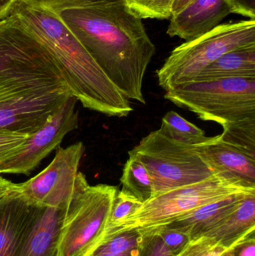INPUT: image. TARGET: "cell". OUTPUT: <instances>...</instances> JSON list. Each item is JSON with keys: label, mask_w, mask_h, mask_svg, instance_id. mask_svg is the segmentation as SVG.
<instances>
[{"label": "cell", "mask_w": 255, "mask_h": 256, "mask_svg": "<svg viewBox=\"0 0 255 256\" xmlns=\"http://www.w3.org/2000/svg\"><path fill=\"white\" fill-rule=\"evenodd\" d=\"M22 1L41 6L56 13L64 9L90 7V6L116 2L123 0H22Z\"/></svg>", "instance_id": "484cf974"}, {"label": "cell", "mask_w": 255, "mask_h": 256, "mask_svg": "<svg viewBox=\"0 0 255 256\" xmlns=\"http://www.w3.org/2000/svg\"><path fill=\"white\" fill-rule=\"evenodd\" d=\"M223 141L255 156V118H247L223 126Z\"/></svg>", "instance_id": "ffe728a7"}, {"label": "cell", "mask_w": 255, "mask_h": 256, "mask_svg": "<svg viewBox=\"0 0 255 256\" xmlns=\"http://www.w3.org/2000/svg\"><path fill=\"white\" fill-rule=\"evenodd\" d=\"M196 150L214 176L235 186L255 190V156L223 141L220 136L208 137Z\"/></svg>", "instance_id": "8fae6325"}, {"label": "cell", "mask_w": 255, "mask_h": 256, "mask_svg": "<svg viewBox=\"0 0 255 256\" xmlns=\"http://www.w3.org/2000/svg\"><path fill=\"white\" fill-rule=\"evenodd\" d=\"M39 208L18 190L0 200V256H18Z\"/></svg>", "instance_id": "4fadbf2b"}, {"label": "cell", "mask_w": 255, "mask_h": 256, "mask_svg": "<svg viewBox=\"0 0 255 256\" xmlns=\"http://www.w3.org/2000/svg\"><path fill=\"white\" fill-rule=\"evenodd\" d=\"M78 100L72 96L38 130L30 136L23 148L1 166L0 172L28 174L56 148L68 132L79 127Z\"/></svg>", "instance_id": "30bf717a"}, {"label": "cell", "mask_w": 255, "mask_h": 256, "mask_svg": "<svg viewBox=\"0 0 255 256\" xmlns=\"http://www.w3.org/2000/svg\"><path fill=\"white\" fill-rule=\"evenodd\" d=\"M72 96L46 46L13 15L0 20V129L32 135Z\"/></svg>", "instance_id": "6da1fadb"}, {"label": "cell", "mask_w": 255, "mask_h": 256, "mask_svg": "<svg viewBox=\"0 0 255 256\" xmlns=\"http://www.w3.org/2000/svg\"><path fill=\"white\" fill-rule=\"evenodd\" d=\"M194 0H175V4L173 6V9H172V16L181 12L183 9L187 7Z\"/></svg>", "instance_id": "d6a6232c"}, {"label": "cell", "mask_w": 255, "mask_h": 256, "mask_svg": "<svg viewBox=\"0 0 255 256\" xmlns=\"http://www.w3.org/2000/svg\"><path fill=\"white\" fill-rule=\"evenodd\" d=\"M141 242L142 234L138 230H128L104 239L94 251L112 254L139 252Z\"/></svg>", "instance_id": "7402d4cb"}, {"label": "cell", "mask_w": 255, "mask_h": 256, "mask_svg": "<svg viewBox=\"0 0 255 256\" xmlns=\"http://www.w3.org/2000/svg\"><path fill=\"white\" fill-rule=\"evenodd\" d=\"M232 13L227 0H194L171 18L167 34L189 42L209 32Z\"/></svg>", "instance_id": "7c38bea8"}, {"label": "cell", "mask_w": 255, "mask_h": 256, "mask_svg": "<svg viewBox=\"0 0 255 256\" xmlns=\"http://www.w3.org/2000/svg\"><path fill=\"white\" fill-rule=\"evenodd\" d=\"M10 14L35 36L58 63L73 96L87 109L127 116L133 106L55 12L16 0Z\"/></svg>", "instance_id": "3957f363"}, {"label": "cell", "mask_w": 255, "mask_h": 256, "mask_svg": "<svg viewBox=\"0 0 255 256\" xmlns=\"http://www.w3.org/2000/svg\"><path fill=\"white\" fill-rule=\"evenodd\" d=\"M139 232L142 234L139 256H175L167 249L157 233L151 230Z\"/></svg>", "instance_id": "83f0119b"}, {"label": "cell", "mask_w": 255, "mask_h": 256, "mask_svg": "<svg viewBox=\"0 0 255 256\" xmlns=\"http://www.w3.org/2000/svg\"><path fill=\"white\" fill-rule=\"evenodd\" d=\"M164 98L222 126L255 118V78L193 81L166 92Z\"/></svg>", "instance_id": "8992f818"}, {"label": "cell", "mask_w": 255, "mask_h": 256, "mask_svg": "<svg viewBox=\"0 0 255 256\" xmlns=\"http://www.w3.org/2000/svg\"><path fill=\"white\" fill-rule=\"evenodd\" d=\"M255 192L249 194L240 206L205 236L213 238L225 248H232L255 232Z\"/></svg>", "instance_id": "2e32d148"}, {"label": "cell", "mask_w": 255, "mask_h": 256, "mask_svg": "<svg viewBox=\"0 0 255 256\" xmlns=\"http://www.w3.org/2000/svg\"><path fill=\"white\" fill-rule=\"evenodd\" d=\"M29 136L9 130L0 129V170L4 162L19 153Z\"/></svg>", "instance_id": "cb8c5ba5"}, {"label": "cell", "mask_w": 255, "mask_h": 256, "mask_svg": "<svg viewBox=\"0 0 255 256\" xmlns=\"http://www.w3.org/2000/svg\"><path fill=\"white\" fill-rule=\"evenodd\" d=\"M18 190L17 184L0 176V200Z\"/></svg>", "instance_id": "4dcf8cb0"}, {"label": "cell", "mask_w": 255, "mask_h": 256, "mask_svg": "<svg viewBox=\"0 0 255 256\" xmlns=\"http://www.w3.org/2000/svg\"><path fill=\"white\" fill-rule=\"evenodd\" d=\"M232 248L222 246L213 238L201 236L190 240L183 251L176 256H221Z\"/></svg>", "instance_id": "d4e9b609"}, {"label": "cell", "mask_w": 255, "mask_h": 256, "mask_svg": "<svg viewBox=\"0 0 255 256\" xmlns=\"http://www.w3.org/2000/svg\"><path fill=\"white\" fill-rule=\"evenodd\" d=\"M120 180L122 184L121 190L133 196L141 202H146L154 196V186L149 172L134 156L129 155Z\"/></svg>", "instance_id": "ac0fdd59"}, {"label": "cell", "mask_w": 255, "mask_h": 256, "mask_svg": "<svg viewBox=\"0 0 255 256\" xmlns=\"http://www.w3.org/2000/svg\"><path fill=\"white\" fill-rule=\"evenodd\" d=\"M232 248H231L229 250L226 251V252L223 254L221 256H233V252H232Z\"/></svg>", "instance_id": "e575fe53"}, {"label": "cell", "mask_w": 255, "mask_h": 256, "mask_svg": "<svg viewBox=\"0 0 255 256\" xmlns=\"http://www.w3.org/2000/svg\"><path fill=\"white\" fill-rule=\"evenodd\" d=\"M253 191L255 190L235 186L214 174L202 182L154 196L136 213L109 232L104 239L128 230L141 231L163 226L206 204L238 192Z\"/></svg>", "instance_id": "52a82bcc"}, {"label": "cell", "mask_w": 255, "mask_h": 256, "mask_svg": "<svg viewBox=\"0 0 255 256\" xmlns=\"http://www.w3.org/2000/svg\"><path fill=\"white\" fill-rule=\"evenodd\" d=\"M175 2V0H124L129 10L141 20L172 18Z\"/></svg>", "instance_id": "44dd1931"}, {"label": "cell", "mask_w": 255, "mask_h": 256, "mask_svg": "<svg viewBox=\"0 0 255 256\" xmlns=\"http://www.w3.org/2000/svg\"><path fill=\"white\" fill-rule=\"evenodd\" d=\"M232 12L255 20V0H227Z\"/></svg>", "instance_id": "f546056e"}, {"label": "cell", "mask_w": 255, "mask_h": 256, "mask_svg": "<svg viewBox=\"0 0 255 256\" xmlns=\"http://www.w3.org/2000/svg\"><path fill=\"white\" fill-rule=\"evenodd\" d=\"M160 130L169 138L190 146H198L208 138L203 130L175 111H170L164 116Z\"/></svg>", "instance_id": "d6986e66"}, {"label": "cell", "mask_w": 255, "mask_h": 256, "mask_svg": "<svg viewBox=\"0 0 255 256\" xmlns=\"http://www.w3.org/2000/svg\"><path fill=\"white\" fill-rule=\"evenodd\" d=\"M233 256H255V232L240 240L232 248Z\"/></svg>", "instance_id": "f1b7e54d"}, {"label": "cell", "mask_w": 255, "mask_h": 256, "mask_svg": "<svg viewBox=\"0 0 255 256\" xmlns=\"http://www.w3.org/2000/svg\"><path fill=\"white\" fill-rule=\"evenodd\" d=\"M90 256H139V252H133V254H106V252H99L94 251Z\"/></svg>", "instance_id": "836d02e7"}, {"label": "cell", "mask_w": 255, "mask_h": 256, "mask_svg": "<svg viewBox=\"0 0 255 256\" xmlns=\"http://www.w3.org/2000/svg\"><path fill=\"white\" fill-rule=\"evenodd\" d=\"M143 203L133 196L122 190H118L111 209L106 234L121 224L124 220L136 213ZM105 234V236H106ZM104 239V238H103Z\"/></svg>", "instance_id": "603a6c76"}, {"label": "cell", "mask_w": 255, "mask_h": 256, "mask_svg": "<svg viewBox=\"0 0 255 256\" xmlns=\"http://www.w3.org/2000/svg\"><path fill=\"white\" fill-rule=\"evenodd\" d=\"M127 99L145 104L144 76L156 52L142 20L123 1L56 12Z\"/></svg>", "instance_id": "7a4b0ae2"}, {"label": "cell", "mask_w": 255, "mask_h": 256, "mask_svg": "<svg viewBox=\"0 0 255 256\" xmlns=\"http://www.w3.org/2000/svg\"><path fill=\"white\" fill-rule=\"evenodd\" d=\"M145 165L154 186V196L214 176L196 150L166 136L160 129L150 132L128 152Z\"/></svg>", "instance_id": "ba28073f"}, {"label": "cell", "mask_w": 255, "mask_h": 256, "mask_svg": "<svg viewBox=\"0 0 255 256\" xmlns=\"http://www.w3.org/2000/svg\"><path fill=\"white\" fill-rule=\"evenodd\" d=\"M118 188L91 186L79 172L76 192L64 215L56 256H90L104 238Z\"/></svg>", "instance_id": "5b68a950"}, {"label": "cell", "mask_w": 255, "mask_h": 256, "mask_svg": "<svg viewBox=\"0 0 255 256\" xmlns=\"http://www.w3.org/2000/svg\"><path fill=\"white\" fill-rule=\"evenodd\" d=\"M255 78V45L230 51L205 68L193 81Z\"/></svg>", "instance_id": "e0dca14e"}, {"label": "cell", "mask_w": 255, "mask_h": 256, "mask_svg": "<svg viewBox=\"0 0 255 256\" xmlns=\"http://www.w3.org/2000/svg\"><path fill=\"white\" fill-rule=\"evenodd\" d=\"M67 208L40 207L18 256H56Z\"/></svg>", "instance_id": "5bb4252c"}, {"label": "cell", "mask_w": 255, "mask_h": 256, "mask_svg": "<svg viewBox=\"0 0 255 256\" xmlns=\"http://www.w3.org/2000/svg\"><path fill=\"white\" fill-rule=\"evenodd\" d=\"M255 191L238 192L229 196L193 210L163 226L186 233L190 236V240L205 236L232 213L247 195Z\"/></svg>", "instance_id": "9a60e30c"}, {"label": "cell", "mask_w": 255, "mask_h": 256, "mask_svg": "<svg viewBox=\"0 0 255 256\" xmlns=\"http://www.w3.org/2000/svg\"><path fill=\"white\" fill-rule=\"evenodd\" d=\"M84 152L82 142L58 149L43 171L27 182L17 184L18 192L35 206L67 208L76 192Z\"/></svg>", "instance_id": "9c48e42d"}, {"label": "cell", "mask_w": 255, "mask_h": 256, "mask_svg": "<svg viewBox=\"0 0 255 256\" xmlns=\"http://www.w3.org/2000/svg\"><path fill=\"white\" fill-rule=\"evenodd\" d=\"M146 230H151V231L157 233L161 238L162 240L166 245L167 249L175 256H178L181 251H183V250L191 240L190 236L186 233L164 226Z\"/></svg>", "instance_id": "4316f807"}, {"label": "cell", "mask_w": 255, "mask_h": 256, "mask_svg": "<svg viewBox=\"0 0 255 256\" xmlns=\"http://www.w3.org/2000/svg\"><path fill=\"white\" fill-rule=\"evenodd\" d=\"M16 0H0V20L7 18Z\"/></svg>", "instance_id": "1f68e13d"}, {"label": "cell", "mask_w": 255, "mask_h": 256, "mask_svg": "<svg viewBox=\"0 0 255 256\" xmlns=\"http://www.w3.org/2000/svg\"><path fill=\"white\" fill-rule=\"evenodd\" d=\"M255 45V20L220 24L175 48L156 72L159 85L168 92L193 82L205 68L224 54Z\"/></svg>", "instance_id": "277c9868"}]
</instances>
